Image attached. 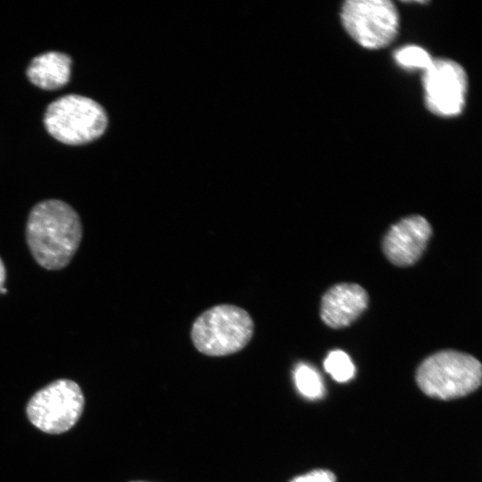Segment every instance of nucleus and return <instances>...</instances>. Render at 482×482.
<instances>
[{"label": "nucleus", "mask_w": 482, "mask_h": 482, "mask_svg": "<svg viewBox=\"0 0 482 482\" xmlns=\"http://www.w3.org/2000/svg\"><path fill=\"white\" fill-rule=\"evenodd\" d=\"M26 241L34 260L41 267L58 270L66 267L82 239V223L67 203L47 199L36 204L26 222Z\"/></svg>", "instance_id": "obj_1"}, {"label": "nucleus", "mask_w": 482, "mask_h": 482, "mask_svg": "<svg viewBox=\"0 0 482 482\" xmlns=\"http://www.w3.org/2000/svg\"><path fill=\"white\" fill-rule=\"evenodd\" d=\"M482 368L473 356L453 350L437 352L425 359L416 381L427 395L450 400L465 396L480 386Z\"/></svg>", "instance_id": "obj_2"}, {"label": "nucleus", "mask_w": 482, "mask_h": 482, "mask_svg": "<svg viewBox=\"0 0 482 482\" xmlns=\"http://www.w3.org/2000/svg\"><path fill=\"white\" fill-rule=\"evenodd\" d=\"M253 321L244 309L220 304L203 312L194 322L191 338L195 348L209 356H224L242 350L251 340Z\"/></svg>", "instance_id": "obj_3"}, {"label": "nucleus", "mask_w": 482, "mask_h": 482, "mask_svg": "<svg viewBox=\"0 0 482 482\" xmlns=\"http://www.w3.org/2000/svg\"><path fill=\"white\" fill-rule=\"evenodd\" d=\"M44 122L47 131L57 140L68 145H81L104 133L107 116L95 100L71 94L48 105Z\"/></svg>", "instance_id": "obj_4"}, {"label": "nucleus", "mask_w": 482, "mask_h": 482, "mask_svg": "<svg viewBox=\"0 0 482 482\" xmlns=\"http://www.w3.org/2000/svg\"><path fill=\"white\" fill-rule=\"evenodd\" d=\"M84 395L73 380L60 378L51 382L29 399L26 412L30 423L48 434L71 429L80 418Z\"/></svg>", "instance_id": "obj_5"}, {"label": "nucleus", "mask_w": 482, "mask_h": 482, "mask_svg": "<svg viewBox=\"0 0 482 482\" xmlns=\"http://www.w3.org/2000/svg\"><path fill=\"white\" fill-rule=\"evenodd\" d=\"M341 22L349 36L368 49L388 46L396 37L399 15L388 0H348L341 8Z\"/></svg>", "instance_id": "obj_6"}, {"label": "nucleus", "mask_w": 482, "mask_h": 482, "mask_svg": "<svg viewBox=\"0 0 482 482\" xmlns=\"http://www.w3.org/2000/svg\"><path fill=\"white\" fill-rule=\"evenodd\" d=\"M422 83L427 108L441 117L460 114L466 101L468 79L464 69L449 59L433 60L424 71Z\"/></svg>", "instance_id": "obj_7"}, {"label": "nucleus", "mask_w": 482, "mask_h": 482, "mask_svg": "<svg viewBox=\"0 0 482 482\" xmlns=\"http://www.w3.org/2000/svg\"><path fill=\"white\" fill-rule=\"evenodd\" d=\"M431 234V226L425 218L406 217L389 229L383 239V252L396 266L412 265L423 253Z\"/></svg>", "instance_id": "obj_8"}, {"label": "nucleus", "mask_w": 482, "mask_h": 482, "mask_svg": "<svg viewBox=\"0 0 482 482\" xmlns=\"http://www.w3.org/2000/svg\"><path fill=\"white\" fill-rule=\"evenodd\" d=\"M368 302V295L361 286L353 283L335 285L321 299L320 318L333 328L348 326L367 308Z\"/></svg>", "instance_id": "obj_9"}, {"label": "nucleus", "mask_w": 482, "mask_h": 482, "mask_svg": "<svg viewBox=\"0 0 482 482\" xmlns=\"http://www.w3.org/2000/svg\"><path fill=\"white\" fill-rule=\"evenodd\" d=\"M71 59L69 55L51 51L36 56L27 69V76L36 86L56 89L70 78Z\"/></svg>", "instance_id": "obj_10"}, {"label": "nucleus", "mask_w": 482, "mask_h": 482, "mask_svg": "<svg viewBox=\"0 0 482 482\" xmlns=\"http://www.w3.org/2000/svg\"><path fill=\"white\" fill-rule=\"evenodd\" d=\"M298 392L307 399H320L325 395V387L319 372L311 365L298 363L293 372Z\"/></svg>", "instance_id": "obj_11"}, {"label": "nucleus", "mask_w": 482, "mask_h": 482, "mask_svg": "<svg viewBox=\"0 0 482 482\" xmlns=\"http://www.w3.org/2000/svg\"><path fill=\"white\" fill-rule=\"evenodd\" d=\"M325 370L337 382L344 383L352 379L355 367L348 354L341 350L329 352L324 361Z\"/></svg>", "instance_id": "obj_12"}, {"label": "nucleus", "mask_w": 482, "mask_h": 482, "mask_svg": "<svg viewBox=\"0 0 482 482\" xmlns=\"http://www.w3.org/2000/svg\"><path fill=\"white\" fill-rule=\"evenodd\" d=\"M398 65L407 70H422L423 71L431 64L433 59L422 47L418 46H406L394 54Z\"/></svg>", "instance_id": "obj_13"}, {"label": "nucleus", "mask_w": 482, "mask_h": 482, "mask_svg": "<svg viewBox=\"0 0 482 482\" xmlns=\"http://www.w3.org/2000/svg\"><path fill=\"white\" fill-rule=\"evenodd\" d=\"M290 482H336V476L327 470H315L295 477Z\"/></svg>", "instance_id": "obj_14"}, {"label": "nucleus", "mask_w": 482, "mask_h": 482, "mask_svg": "<svg viewBox=\"0 0 482 482\" xmlns=\"http://www.w3.org/2000/svg\"><path fill=\"white\" fill-rule=\"evenodd\" d=\"M6 279V269L4 262L0 257V291L4 287V282Z\"/></svg>", "instance_id": "obj_15"}, {"label": "nucleus", "mask_w": 482, "mask_h": 482, "mask_svg": "<svg viewBox=\"0 0 482 482\" xmlns=\"http://www.w3.org/2000/svg\"><path fill=\"white\" fill-rule=\"evenodd\" d=\"M130 482H148V481H141V480H137V481H130Z\"/></svg>", "instance_id": "obj_16"}]
</instances>
